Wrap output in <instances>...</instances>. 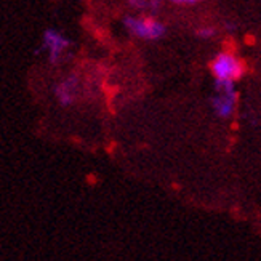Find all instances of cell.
I'll return each mask as SVG.
<instances>
[{
	"label": "cell",
	"instance_id": "obj_5",
	"mask_svg": "<svg viewBox=\"0 0 261 261\" xmlns=\"http://www.w3.org/2000/svg\"><path fill=\"white\" fill-rule=\"evenodd\" d=\"M217 109H218V112H220V116H223V117H228L231 112H232V101H229L228 98H220L218 101H217Z\"/></svg>",
	"mask_w": 261,
	"mask_h": 261
},
{
	"label": "cell",
	"instance_id": "obj_7",
	"mask_svg": "<svg viewBox=\"0 0 261 261\" xmlns=\"http://www.w3.org/2000/svg\"><path fill=\"white\" fill-rule=\"evenodd\" d=\"M173 2H178V4H196L199 0H173Z\"/></svg>",
	"mask_w": 261,
	"mask_h": 261
},
{
	"label": "cell",
	"instance_id": "obj_2",
	"mask_svg": "<svg viewBox=\"0 0 261 261\" xmlns=\"http://www.w3.org/2000/svg\"><path fill=\"white\" fill-rule=\"evenodd\" d=\"M125 26L127 29L136 37H141L146 40H155L164 36L165 28L154 18H125Z\"/></svg>",
	"mask_w": 261,
	"mask_h": 261
},
{
	"label": "cell",
	"instance_id": "obj_4",
	"mask_svg": "<svg viewBox=\"0 0 261 261\" xmlns=\"http://www.w3.org/2000/svg\"><path fill=\"white\" fill-rule=\"evenodd\" d=\"M74 92H75V79L74 77L67 79V81L61 82L60 85H56V88H55L56 98L60 99V103L63 106H71L72 105Z\"/></svg>",
	"mask_w": 261,
	"mask_h": 261
},
{
	"label": "cell",
	"instance_id": "obj_1",
	"mask_svg": "<svg viewBox=\"0 0 261 261\" xmlns=\"http://www.w3.org/2000/svg\"><path fill=\"white\" fill-rule=\"evenodd\" d=\"M210 69L218 82H232V81H239L245 74L247 66L232 53L223 51L212 61Z\"/></svg>",
	"mask_w": 261,
	"mask_h": 261
},
{
	"label": "cell",
	"instance_id": "obj_3",
	"mask_svg": "<svg viewBox=\"0 0 261 261\" xmlns=\"http://www.w3.org/2000/svg\"><path fill=\"white\" fill-rule=\"evenodd\" d=\"M67 45H69V40L55 29H47L43 32V48L48 50V58L51 63L60 60L61 53L67 48Z\"/></svg>",
	"mask_w": 261,
	"mask_h": 261
},
{
	"label": "cell",
	"instance_id": "obj_6",
	"mask_svg": "<svg viewBox=\"0 0 261 261\" xmlns=\"http://www.w3.org/2000/svg\"><path fill=\"white\" fill-rule=\"evenodd\" d=\"M197 34L200 37H203V39H208V37H212L213 34H215V31L212 29V28H202V29H199L197 31Z\"/></svg>",
	"mask_w": 261,
	"mask_h": 261
}]
</instances>
